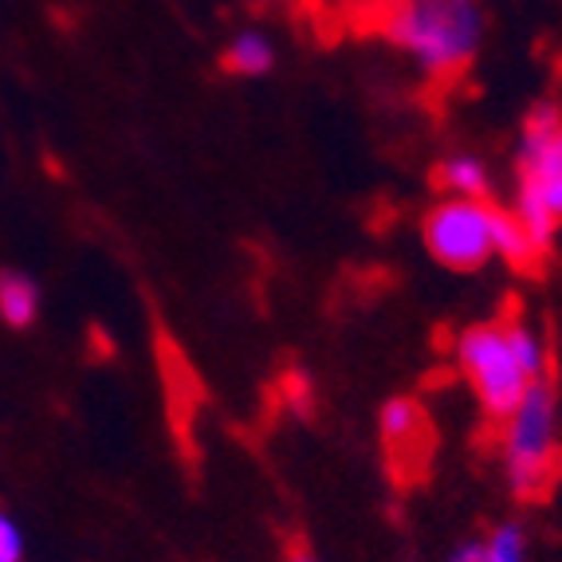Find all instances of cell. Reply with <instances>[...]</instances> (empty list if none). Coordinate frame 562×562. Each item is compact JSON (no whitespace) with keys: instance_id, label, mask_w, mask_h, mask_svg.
Here are the masks:
<instances>
[{"instance_id":"cell-1","label":"cell","mask_w":562,"mask_h":562,"mask_svg":"<svg viewBox=\"0 0 562 562\" xmlns=\"http://www.w3.org/2000/svg\"><path fill=\"white\" fill-rule=\"evenodd\" d=\"M452 355L476 405L496 425L547 378V342L527 319H492L460 330Z\"/></svg>"},{"instance_id":"cell-2","label":"cell","mask_w":562,"mask_h":562,"mask_svg":"<svg viewBox=\"0 0 562 562\" xmlns=\"http://www.w3.org/2000/svg\"><path fill=\"white\" fill-rule=\"evenodd\" d=\"M382 36L429 79L460 76L484 44L480 0H390Z\"/></svg>"},{"instance_id":"cell-3","label":"cell","mask_w":562,"mask_h":562,"mask_svg":"<svg viewBox=\"0 0 562 562\" xmlns=\"http://www.w3.org/2000/svg\"><path fill=\"white\" fill-rule=\"evenodd\" d=\"M422 240L425 252L449 272H480L492 260H507L516 268L539 260L516 216L487 198H441L425 213Z\"/></svg>"},{"instance_id":"cell-4","label":"cell","mask_w":562,"mask_h":562,"mask_svg":"<svg viewBox=\"0 0 562 562\" xmlns=\"http://www.w3.org/2000/svg\"><path fill=\"white\" fill-rule=\"evenodd\" d=\"M516 216L535 252L543 256L562 228V111L535 103L516 138Z\"/></svg>"},{"instance_id":"cell-5","label":"cell","mask_w":562,"mask_h":562,"mask_svg":"<svg viewBox=\"0 0 562 562\" xmlns=\"http://www.w3.org/2000/svg\"><path fill=\"white\" fill-rule=\"evenodd\" d=\"M499 460H504L507 492L519 504L543 499L559 480V394L551 378L535 382L516 409L499 422Z\"/></svg>"},{"instance_id":"cell-6","label":"cell","mask_w":562,"mask_h":562,"mask_svg":"<svg viewBox=\"0 0 562 562\" xmlns=\"http://www.w3.org/2000/svg\"><path fill=\"white\" fill-rule=\"evenodd\" d=\"M378 429H382V445L397 476H422L432 452V429L422 405L413 397L385 402L378 413Z\"/></svg>"},{"instance_id":"cell-7","label":"cell","mask_w":562,"mask_h":562,"mask_svg":"<svg viewBox=\"0 0 562 562\" xmlns=\"http://www.w3.org/2000/svg\"><path fill=\"white\" fill-rule=\"evenodd\" d=\"M276 59H280V52H276L272 36L260 29L236 32L221 52V67L236 79H263L276 67Z\"/></svg>"},{"instance_id":"cell-8","label":"cell","mask_w":562,"mask_h":562,"mask_svg":"<svg viewBox=\"0 0 562 562\" xmlns=\"http://www.w3.org/2000/svg\"><path fill=\"white\" fill-rule=\"evenodd\" d=\"M437 186H441L445 198H487L492 189V173H487V161L480 154H449V158L437 166Z\"/></svg>"},{"instance_id":"cell-9","label":"cell","mask_w":562,"mask_h":562,"mask_svg":"<svg viewBox=\"0 0 562 562\" xmlns=\"http://www.w3.org/2000/svg\"><path fill=\"white\" fill-rule=\"evenodd\" d=\"M40 319V288L32 276L4 268L0 272V323L12 330H24Z\"/></svg>"},{"instance_id":"cell-10","label":"cell","mask_w":562,"mask_h":562,"mask_svg":"<svg viewBox=\"0 0 562 562\" xmlns=\"http://www.w3.org/2000/svg\"><path fill=\"white\" fill-rule=\"evenodd\" d=\"M484 562H527V535L519 524H499L492 527L487 539H480Z\"/></svg>"},{"instance_id":"cell-11","label":"cell","mask_w":562,"mask_h":562,"mask_svg":"<svg viewBox=\"0 0 562 562\" xmlns=\"http://www.w3.org/2000/svg\"><path fill=\"white\" fill-rule=\"evenodd\" d=\"M0 562H24V531L9 512H0Z\"/></svg>"},{"instance_id":"cell-12","label":"cell","mask_w":562,"mask_h":562,"mask_svg":"<svg viewBox=\"0 0 562 562\" xmlns=\"http://www.w3.org/2000/svg\"><path fill=\"white\" fill-rule=\"evenodd\" d=\"M445 562H484V551H480V539H464L449 551Z\"/></svg>"},{"instance_id":"cell-13","label":"cell","mask_w":562,"mask_h":562,"mask_svg":"<svg viewBox=\"0 0 562 562\" xmlns=\"http://www.w3.org/2000/svg\"><path fill=\"white\" fill-rule=\"evenodd\" d=\"M288 562H319V559H315V554L303 551V547H300V551H291V554H288Z\"/></svg>"}]
</instances>
